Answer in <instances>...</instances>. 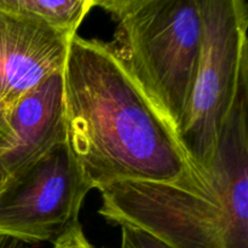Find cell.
I'll return each mask as SVG.
<instances>
[{"label": "cell", "instance_id": "cell-1", "mask_svg": "<svg viewBox=\"0 0 248 248\" xmlns=\"http://www.w3.org/2000/svg\"><path fill=\"white\" fill-rule=\"evenodd\" d=\"M63 98L65 142L91 190L125 181L166 183L190 166L176 133L108 43L70 38Z\"/></svg>", "mask_w": 248, "mask_h": 248}, {"label": "cell", "instance_id": "cell-2", "mask_svg": "<svg viewBox=\"0 0 248 248\" xmlns=\"http://www.w3.org/2000/svg\"><path fill=\"white\" fill-rule=\"evenodd\" d=\"M248 78L210 167L166 183L125 181L99 190V216L171 248H248Z\"/></svg>", "mask_w": 248, "mask_h": 248}, {"label": "cell", "instance_id": "cell-3", "mask_svg": "<svg viewBox=\"0 0 248 248\" xmlns=\"http://www.w3.org/2000/svg\"><path fill=\"white\" fill-rule=\"evenodd\" d=\"M115 21L111 52L176 133L202 46L199 0H96Z\"/></svg>", "mask_w": 248, "mask_h": 248}, {"label": "cell", "instance_id": "cell-4", "mask_svg": "<svg viewBox=\"0 0 248 248\" xmlns=\"http://www.w3.org/2000/svg\"><path fill=\"white\" fill-rule=\"evenodd\" d=\"M202 46L177 140L195 169L210 167L220 132L248 78V5L244 0H199Z\"/></svg>", "mask_w": 248, "mask_h": 248}, {"label": "cell", "instance_id": "cell-5", "mask_svg": "<svg viewBox=\"0 0 248 248\" xmlns=\"http://www.w3.org/2000/svg\"><path fill=\"white\" fill-rule=\"evenodd\" d=\"M91 188L67 142L7 177L0 189V236L53 242L79 222Z\"/></svg>", "mask_w": 248, "mask_h": 248}, {"label": "cell", "instance_id": "cell-6", "mask_svg": "<svg viewBox=\"0 0 248 248\" xmlns=\"http://www.w3.org/2000/svg\"><path fill=\"white\" fill-rule=\"evenodd\" d=\"M69 40L31 17L0 7V102L7 110L63 69Z\"/></svg>", "mask_w": 248, "mask_h": 248}, {"label": "cell", "instance_id": "cell-7", "mask_svg": "<svg viewBox=\"0 0 248 248\" xmlns=\"http://www.w3.org/2000/svg\"><path fill=\"white\" fill-rule=\"evenodd\" d=\"M11 140L0 154V170L10 177L65 142L63 69L23 97L9 110Z\"/></svg>", "mask_w": 248, "mask_h": 248}, {"label": "cell", "instance_id": "cell-8", "mask_svg": "<svg viewBox=\"0 0 248 248\" xmlns=\"http://www.w3.org/2000/svg\"><path fill=\"white\" fill-rule=\"evenodd\" d=\"M96 0H0V7L31 17L72 38Z\"/></svg>", "mask_w": 248, "mask_h": 248}, {"label": "cell", "instance_id": "cell-9", "mask_svg": "<svg viewBox=\"0 0 248 248\" xmlns=\"http://www.w3.org/2000/svg\"><path fill=\"white\" fill-rule=\"evenodd\" d=\"M120 248H171L143 230L128 225H120Z\"/></svg>", "mask_w": 248, "mask_h": 248}, {"label": "cell", "instance_id": "cell-10", "mask_svg": "<svg viewBox=\"0 0 248 248\" xmlns=\"http://www.w3.org/2000/svg\"><path fill=\"white\" fill-rule=\"evenodd\" d=\"M51 244V248H97L89 241L80 222L70 227L64 234L61 235Z\"/></svg>", "mask_w": 248, "mask_h": 248}, {"label": "cell", "instance_id": "cell-11", "mask_svg": "<svg viewBox=\"0 0 248 248\" xmlns=\"http://www.w3.org/2000/svg\"><path fill=\"white\" fill-rule=\"evenodd\" d=\"M11 127L9 124V110L0 102V154L6 149L11 140Z\"/></svg>", "mask_w": 248, "mask_h": 248}, {"label": "cell", "instance_id": "cell-12", "mask_svg": "<svg viewBox=\"0 0 248 248\" xmlns=\"http://www.w3.org/2000/svg\"><path fill=\"white\" fill-rule=\"evenodd\" d=\"M0 248H31L29 245L9 236H0Z\"/></svg>", "mask_w": 248, "mask_h": 248}, {"label": "cell", "instance_id": "cell-13", "mask_svg": "<svg viewBox=\"0 0 248 248\" xmlns=\"http://www.w3.org/2000/svg\"><path fill=\"white\" fill-rule=\"evenodd\" d=\"M5 181H6V177H5V174L2 173V171L0 170V189H1L2 186H4Z\"/></svg>", "mask_w": 248, "mask_h": 248}]
</instances>
